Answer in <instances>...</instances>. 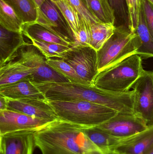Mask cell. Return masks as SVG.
Returning <instances> with one entry per match:
<instances>
[{
    "mask_svg": "<svg viewBox=\"0 0 153 154\" xmlns=\"http://www.w3.org/2000/svg\"><path fill=\"white\" fill-rule=\"evenodd\" d=\"M11 6L23 23L36 22L38 8L33 0H3Z\"/></svg>",
    "mask_w": 153,
    "mask_h": 154,
    "instance_id": "cell-23",
    "label": "cell"
},
{
    "mask_svg": "<svg viewBox=\"0 0 153 154\" xmlns=\"http://www.w3.org/2000/svg\"><path fill=\"white\" fill-rule=\"evenodd\" d=\"M128 11V27L135 32L140 19L143 0H125Z\"/></svg>",
    "mask_w": 153,
    "mask_h": 154,
    "instance_id": "cell-27",
    "label": "cell"
},
{
    "mask_svg": "<svg viewBox=\"0 0 153 154\" xmlns=\"http://www.w3.org/2000/svg\"><path fill=\"white\" fill-rule=\"evenodd\" d=\"M115 11V15L125 21L128 26V15L125 0H107Z\"/></svg>",
    "mask_w": 153,
    "mask_h": 154,
    "instance_id": "cell-30",
    "label": "cell"
},
{
    "mask_svg": "<svg viewBox=\"0 0 153 154\" xmlns=\"http://www.w3.org/2000/svg\"><path fill=\"white\" fill-rule=\"evenodd\" d=\"M0 95L9 100H46L45 96L31 81L30 78H25L15 83L0 87Z\"/></svg>",
    "mask_w": 153,
    "mask_h": 154,
    "instance_id": "cell-15",
    "label": "cell"
},
{
    "mask_svg": "<svg viewBox=\"0 0 153 154\" xmlns=\"http://www.w3.org/2000/svg\"><path fill=\"white\" fill-rule=\"evenodd\" d=\"M36 130H23L0 135V154H33Z\"/></svg>",
    "mask_w": 153,
    "mask_h": 154,
    "instance_id": "cell-10",
    "label": "cell"
},
{
    "mask_svg": "<svg viewBox=\"0 0 153 154\" xmlns=\"http://www.w3.org/2000/svg\"><path fill=\"white\" fill-rule=\"evenodd\" d=\"M62 59L75 70L85 85L92 86L99 73L97 51L91 46L71 47Z\"/></svg>",
    "mask_w": 153,
    "mask_h": 154,
    "instance_id": "cell-6",
    "label": "cell"
},
{
    "mask_svg": "<svg viewBox=\"0 0 153 154\" xmlns=\"http://www.w3.org/2000/svg\"><path fill=\"white\" fill-rule=\"evenodd\" d=\"M36 23L69 43L71 46L75 42L72 29L55 3L46 0L38 8Z\"/></svg>",
    "mask_w": 153,
    "mask_h": 154,
    "instance_id": "cell-7",
    "label": "cell"
},
{
    "mask_svg": "<svg viewBox=\"0 0 153 154\" xmlns=\"http://www.w3.org/2000/svg\"><path fill=\"white\" fill-rule=\"evenodd\" d=\"M47 100L58 119L85 127L99 125L118 113L90 101Z\"/></svg>",
    "mask_w": 153,
    "mask_h": 154,
    "instance_id": "cell-2",
    "label": "cell"
},
{
    "mask_svg": "<svg viewBox=\"0 0 153 154\" xmlns=\"http://www.w3.org/2000/svg\"><path fill=\"white\" fill-rule=\"evenodd\" d=\"M153 145V126L136 134L123 138L109 150L110 154H144Z\"/></svg>",
    "mask_w": 153,
    "mask_h": 154,
    "instance_id": "cell-13",
    "label": "cell"
},
{
    "mask_svg": "<svg viewBox=\"0 0 153 154\" xmlns=\"http://www.w3.org/2000/svg\"><path fill=\"white\" fill-rule=\"evenodd\" d=\"M24 24L14 9L3 0H0V25L6 29L22 32Z\"/></svg>",
    "mask_w": 153,
    "mask_h": 154,
    "instance_id": "cell-22",
    "label": "cell"
},
{
    "mask_svg": "<svg viewBox=\"0 0 153 154\" xmlns=\"http://www.w3.org/2000/svg\"><path fill=\"white\" fill-rule=\"evenodd\" d=\"M30 40L32 44L42 52L46 59L54 57L62 58L64 54L72 47L35 39Z\"/></svg>",
    "mask_w": 153,
    "mask_h": 154,
    "instance_id": "cell-26",
    "label": "cell"
},
{
    "mask_svg": "<svg viewBox=\"0 0 153 154\" xmlns=\"http://www.w3.org/2000/svg\"><path fill=\"white\" fill-rule=\"evenodd\" d=\"M51 122L9 109L0 111V135L23 130L37 131Z\"/></svg>",
    "mask_w": 153,
    "mask_h": 154,
    "instance_id": "cell-11",
    "label": "cell"
},
{
    "mask_svg": "<svg viewBox=\"0 0 153 154\" xmlns=\"http://www.w3.org/2000/svg\"><path fill=\"white\" fill-rule=\"evenodd\" d=\"M147 1L149 2H150L153 6V0H147Z\"/></svg>",
    "mask_w": 153,
    "mask_h": 154,
    "instance_id": "cell-35",
    "label": "cell"
},
{
    "mask_svg": "<svg viewBox=\"0 0 153 154\" xmlns=\"http://www.w3.org/2000/svg\"><path fill=\"white\" fill-rule=\"evenodd\" d=\"M144 70L142 59L139 55L134 54L99 72L94 79L93 85L116 92H127Z\"/></svg>",
    "mask_w": 153,
    "mask_h": 154,
    "instance_id": "cell-3",
    "label": "cell"
},
{
    "mask_svg": "<svg viewBox=\"0 0 153 154\" xmlns=\"http://www.w3.org/2000/svg\"><path fill=\"white\" fill-rule=\"evenodd\" d=\"M16 58L31 69L33 74L30 79L32 82H70L68 79L54 71L48 65L46 58L31 42H27L20 48Z\"/></svg>",
    "mask_w": 153,
    "mask_h": 154,
    "instance_id": "cell-5",
    "label": "cell"
},
{
    "mask_svg": "<svg viewBox=\"0 0 153 154\" xmlns=\"http://www.w3.org/2000/svg\"><path fill=\"white\" fill-rule=\"evenodd\" d=\"M141 46L135 32L125 25L116 26L113 35L97 51L99 72L134 55Z\"/></svg>",
    "mask_w": 153,
    "mask_h": 154,
    "instance_id": "cell-4",
    "label": "cell"
},
{
    "mask_svg": "<svg viewBox=\"0 0 153 154\" xmlns=\"http://www.w3.org/2000/svg\"><path fill=\"white\" fill-rule=\"evenodd\" d=\"M90 12L102 22L115 25L116 16L107 0H83Z\"/></svg>",
    "mask_w": 153,
    "mask_h": 154,
    "instance_id": "cell-20",
    "label": "cell"
},
{
    "mask_svg": "<svg viewBox=\"0 0 153 154\" xmlns=\"http://www.w3.org/2000/svg\"><path fill=\"white\" fill-rule=\"evenodd\" d=\"M116 26L110 23L98 22L90 25V46L97 51L113 35Z\"/></svg>",
    "mask_w": 153,
    "mask_h": 154,
    "instance_id": "cell-21",
    "label": "cell"
},
{
    "mask_svg": "<svg viewBox=\"0 0 153 154\" xmlns=\"http://www.w3.org/2000/svg\"><path fill=\"white\" fill-rule=\"evenodd\" d=\"M84 127L58 119L36 131L37 147L42 154H110L90 140Z\"/></svg>",
    "mask_w": 153,
    "mask_h": 154,
    "instance_id": "cell-1",
    "label": "cell"
},
{
    "mask_svg": "<svg viewBox=\"0 0 153 154\" xmlns=\"http://www.w3.org/2000/svg\"><path fill=\"white\" fill-rule=\"evenodd\" d=\"M66 1L78 13L81 19L86 22L89 26L95 23L101 22L89 11L83 0Z\"/></svg>",
    "mask_w": 153,
    "mask_h": 154,
    "instance_id": "cell-28",
    "label": "cell"
},
{
    "mask_svg": "<svg viewBox=\"0 0 153 154\" xmlns=\"http://www.w3.org/2000/svg\"><path fill=\"white\" fill-rule=\"evenodd\" d=\"M142 9L148 29L153 38V6L147 0L142 1Z\"/></svg>",
    "mask_w": 153,
    "mask_h": 154,
    "instance_id": "cell-31",
    "label": "cell"
},
{
    "mask_svg": "<svg viewBox=\"0 0 153 154\" xmlns=\"http://www.w3.org/2000/svg\"><path fill=\"white\" fill-rule=\"evenodd\" d=\"M55 3L72 29L75 38L80 29L82 20L66 0H60Z\"/></svg>",
    "mask_w": 153,
    "mask_h": 154,
    "instance_id": "cell-25",
    "label": "cell"
},
{
    "mask_svg": "<svg viewBox=\"0 0 153 154\" xmlns=\"http://www.w3.org/2000/svg\"><path fill=\"white\" fill-rule=\"evenodd\" d=\"M144 154H153V145Z\"/></svg>",
    "mask_w": 153,
    "mask_h": 154,
    "instance_id": "cell-34",
    "label": "cell"
},
{
    "mask_svg": "<svg viewBox=\"0 0 153 154\" xmlns=\"http://www.w3.org/2000/svg\"><path fill=\"white\" fill-rule=\"evenodd\" d=\"M22 32L24 36L30 40L35 39L72 47L69 43L49 30L36 22L24 23L22 25Z\"/></svg>",
    "mask_w": 153,
    "mask_h": 154,
    "instance_id": "cell-17",
    "label": "cell"
},
{
    "mask_svg": "<svg viewBox=\"0 0 153 154\" xmlns=\"http://www.w3.org/2000/svg\"><path fill=\"white\" fill-rule=\"evenodd\" d=\"M27 116L50 121L58 119L46 100L37 99H8V109Z\"/></svg>",
    "mask_w": 153,
    "mask_h": 154,
    "instance_id": "cell-12",
    "label": "cell"
},
{
    "mask_svg": "<svg viewBox=\"0 0 153 154\" xmlns=\"http://www.w3.org/2000/svg\"><path fill=\"white\" fill-rule=\"evenodd\" d=\"M75 42L72 47L78 46H90V26L83 20L80 29L75 37Z\"/></svg>",
    "mask_w": 153,
    "mask_h": 154,
    "instance_id": "cell-29",
    "label": "cell"
},
{
    "mask_svg": "<svg viewBox=\"0 0 153 154\" xmlns=\"http://www.w3.org/2000/svg\"><path fill=\"white\" fill-rule=\"evenodd\" d=\"M38 8H40L46 0H33Z\"/></svg>",
    "mask_w": 153,
    "mask_h": 154,
    "instance_id": "cell-33",
    "label": "cell"
},
{
    "mask_svg": "<svg viewBox=\"0 0 153 154\" xmlns=\"http://www.w3.org/2000/svg\"><path fill=\"white\" fill-rule=\"evenodd\" d=\"M33 74L31 68L17 58L0 66V87L15 83Z\"/></svg>",
    "mask_w": 153,
    "mask_h": 154,
    "instance_id": "cell-16",
    "label": "cell"
},
{
    "mask_svg": "<svg viewBox=\"0 0 153 154\" xmlns=\"http://www.w3.org/2000/svg\"><path fill=\"white\" fill-rule=\"evenodd\" d=\"M84 132L90 140L100 149L108 152L112 146L118 143L123 138L112 135L97 126L84 127ZM109 153V152H108Z\"/></svg>",
    "mask_w": 153,
    "mask_h": 154,
    "instance_id": "cell-19",
    "label": "cell"
},
{
    "mask_svg": "<svg viewBox=\"0 0 153 154\" xmlns=\"http://www.w3.org/2000/svg\"><path fill=\"white\" fill-rule=\"evenodd\" d=\"M8 109V99L0 95V111L7 110Z\"/></svg>",
    "mask_w": 153,
    "mask_h": 154,
    "instance_id": "cell-32",
    "label": "cell"
},
{
    "mask_svg": "<svg viewBox=\"0 0 153 154\" xmlns=\"http://www.w3.org/2000/svg\"><path fill=\"white\" fill-rule=\"evenodd\" d=\"M135 32L141 42V46L136 54L139 55L142 60L153 57V38L147 27L142 7L139 23Z\"/></svg>",
    "mask_w": 153,
    "mask_h": 154,
    "instance_id": "cell-18",
    "label": "cell"
},
{
    "mask_svg": "<svg viewBox=\"0 0 153 154\" xmlns=\"http://www.w3.org/2000/svg\"><path fill=\"white\" fill-rule=\"evenodd\" d=\"M52 2H54V3H57V2H58V1H60V0H51Z\"/></svg>",
    "mask_w": 153,
    "mask_h": 154,
    "instance_id": "cell-36",
    "label": "cell"
},
{
    "mask_svg": "<svg viewBox=\"0 0 153 154\" xmlns=\"http://www.w3.org/2000/svg\"><path fill=\"white\" fill-rule=\"evenodd\" d=\"M132 88L135 94L134 114L148 126H153V72L145 70Z\"/></svg>",
    "mask_w": 153,
    "mask_h": 154,
    "instance_id": "cell-8",
    "label": "cell"
},
{
    "mask_svg": "<svg viewBox=\"0 0 153 154\" xmlns=\"http://www.w3.org/2000/svg\"><path fill=\"white\" fill-rule=\"evenodd\" d=\"M97 127L112 135L121 138L136 134L149 127L145 121L135 114L119 113Z\"/></svg>",
    "mask_w": 153,
    "mask_h": 154,
    "instance_id": "cell-9",
    "label": "cell"
},
{
    "mask_svg": "<svg viewBox=\"0 0 153 154\" xmlns=\"http://www.w3.org/2000/svg\"><path fill=\"white\" fill-rule=\"evenodd\" d=\"M22 32L12 31L0 25V66L15 59L17 52L27 42Z\"/></svg>",
    "mask_w": 153,
    "mask_h": 154,
    "instance_id": "cell-14",
    "label": "cell"
},
{
    "mask_svg": "<svg viewBox=\"0 0 153 154\" xmlns=\"http://www.w3.org/2000/svg\"><path fill=\"white\" fill-rule=\"evenodd\" d=\"M47 63L52 69L68 79L71 82L84 84L74 69L63 59L56 57L48 58Z\"/></svg>",
    "mask_w": 153,
    "mask_h": 154,
    "instance_id": "cell-24",
    "label": "cell"
}]
</instances>
